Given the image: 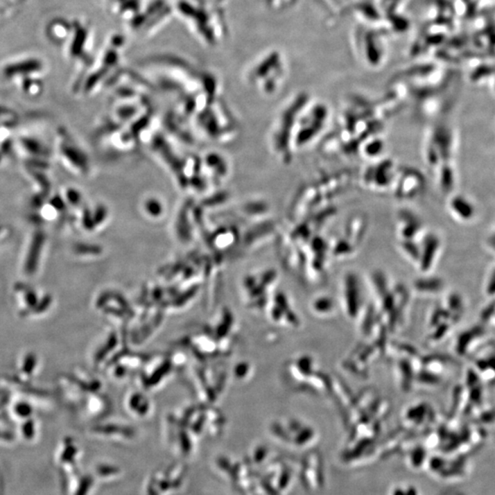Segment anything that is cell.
<instances>
[{"instance_id":"cell-1","label":"cell","mask_w":495,"mask_h":495,"mask_svg":"<svg viewBox=\"0 0 495 495\" xmlns=\"http://www.w3.org/2000/svg\"><path fill=\"white\" fill-rule=\"evenodd\" d=\"M187 469L181 463H172L155 469L145 480L144 495H175L186 486Z\"/></svg>"},{"instance_id":"cell-2","label":"cell","mask_w":495,"mask_h":495,"mask_svg":"<svg viewBox=\"0 0 495 495\" xmlns=\"http://www.w3.org/2000/svg\"><path fill=\"white\" fill-rule=\"evenodd\" d=\"M474 372L483 383L495 385V342H485L471 356Z\"/></svg>"},{"instance_id":"cell-3","label":"cell","mask_w":495,"mask_h":495,"mask_svg":"<svg viewBox=\"0 0 495 495\" xmlns=\"http://www.w3.org/2000/svg\"><path fill=\"white\" fill-rule=\"evenodd\" d=\"M485 325L472 327V328L462 333L458 340V352L462 356L469 355L472 356L474 352L485 344V338L487 336Z\"/></svg>"},{"instance_id":"cell-4","label":"cell","mask_w":495,"mask_h":495,"mask_svg":"<svg viewBox=\"0 0 495 495\" xmlns=\"http://www.w3.org/2000/svg\"><path fill=\"white\" fill-rule=\"evenodd\" d=\"M92 472L99 485L116 483L123 475V471L118 465L110 462L98 463L94 467Z\"/></svg>"},{"instance_id":"cell-5","label":"cell","mask_w":495,"mask_h":495,"mask_svg":"<svg viewBox=\"0 0 495 495\" xmlns=\"http://www.w3.org/2000/svg\"><path fill=\"white\" fill-rule=\"evenodd\" d=\"M3 492H4V482H3L2 474L0 471V495H2Z\"/></svg>"}]
</instances>
